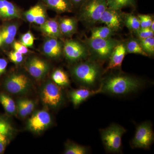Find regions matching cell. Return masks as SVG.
<instances>
[{"instance_id": "6da1fadb", "label": "cell", "mask_w": 154, "mask_h": 154, "mask_svg": "<svg viewBox=\"0 0 154 154\" xmlns=\"http://www.w3.org/2000/svg\"><path fill=\"white\" fill-rule=\"evenodd\" d=\"M143 85L140 80L134 77L118 74L107 77L103 80L100 88L101 93L119 96L137 91Z\"/></svg>"}, {"instance_id": "7a4b0ae2", "label": "cell", "mask_w": 154, "mask_h": 154, "mask_svg": "<svg viewBox=\"0 0 154 154\" xmlns=\"http://www.w3.org/2000/svg\"><path fill=\"white\" fill-rule=\"evenodd\" d=\"M71 72L75 79L82 85L92 87L99 80L101 69L97 64L87 61L75 65L72 69Z\"/></svg>"}, {"instance_id": "3957f363", "label": "cell", "mask_w": 154, "mask_h": 154, "mask_svg": "<svg viewBox=\"0 0 154 154\" xmlns=\"http://www.w3.org/2000/svg\"><path fill=\"white\" fill-rule=\"evenodd\" d=\"M107 8L106 0H86L80 7L79 20L88 25H93L99 20Z\"/></svg>"}, {"instance_id": "277c9868", "label": "cell", "mask_w": 154, "mask_h": 154, "mask_svg": "<svg viewBox=\"0 0 154 154\" xmlns=\"http://www.w3.org/2000/svg\"><path fill=\"white\" fill-rule=\"evenodd\" d=\"M125 132L126 130L124 128L116 124L101 130V138L106 150L112 153L121 152L122 137Z\"/></svg>"}, {"instance_id": "5b68a950", "label": "cell", "mask_w": 154, "mask_h": 154, "mask_svg": "<svg viewBox=\"0 0 154 154\" xmlns=\"http://www.w3.org/2000/svg\"><path fill=\"white\" fill-rule=\"evenodd\" d=\"M119 41L111 38H87L85 44L88 50L97 58L105 60L109 58L111 53Z\"/></svg>"}, {"instance_id": "8992f818", "label": "cell", "mask_w": 154, "mask_h": 154, "mask_svg": "<svg viewBox=\"0 0 154 154\" xmlns=\"http://www.w3.org/2000/svg\"><path fill=\"white\" fill-rule=\"evenodd\" d=\"M30 86L28 77L23 73L14 72L8 76L3 83V88L7 92L15 95L26 93Z\"/></svg>"}, {"instance_id": "52a82bcc", "label": "cell", "mask_w": 154, "mask_h": 154, "mask_svg": "<svg viewBox=\"0 0 154 154\" xmlns=\"http://www.w3.org/2000/svg\"><path fill=\"white\" fill-rule=\"evenodd\" d=\"M40 96L43 104L53 108L59 107L63 99L62 92L59 86L51 81L47 82L43 86Z\"/></svg>"}, {"instance_id": "ba28073f", "label": "cell", "mask_w": 154, "mask_h": 154, "mask_svg": "<svg viewBox=\"0 0 154 154\" xmlns=\"http://www.w3.org/2000/svg\"><path fill=\"white\" fill-rule=\"evenodd\" d=\"M154 137L152 124L149 122H143L137 128L131 146L134 148L149 149L153 143Z\"/></svg>"}, {"instance_id": "9c48e42d", "label": "cell", "mask_w": 154, "mask_h": 154, "mask_svg": "<svg viewBox=\"0 0 154 154\" xmlns=\"http://www.w3.org/2000/svg\"><path fill=\"white\" fill-rule=\"evenodd\" d=\"M63 53L66 58L70 62L85 59L89 54L86 45L74 39H67L64 42Z\"/></svg>"}, {"instance_id": "30bf717a", "label": "cell", "mask_w": 154, "mask_h": 154, "mask_svg": "<svg viewBox=\"0 0 154 154\" xmlns=\"http://www.w3.org/2000/svg\"><path fill=\"white\" fill-rule=\"evenodd\" d=\"M25 68L31 76L36 79H40L47 74L49 66L45 60L34 56L30 58L27 61Z\"/></svg>"}, {"instance_id": "8fae6325", "label": "cell", "mask_w": 154, "mask_h": 154, "mask_svg": "<svg viewBox=\"0 0 154 154\" xmlns=\"http://www.w3.org/2000/svg\"><path fill=\"white\" fill-rule=\"evenodd\" d=\"M51 122V116L48 112L45 110H38L28 120V128L33 132H42L49 126Z\"/></svg>"}, {"instance_id": "7c38bea8", "label": "cell", "mask_w": 154, "mask_h": 154, "mask_svg": "<svg viewBox=\"0 0 154 154\" xmlns=\"http://www.w3.org/2000/svg\"><path fill=\"white\" fill-rule=\"evenodd\" d=\"M99 22L104 24L114 32L121 29L123 24V13L108 8L102 14Z\"/></svg>"}, {"instance_id": "4fadbf2b", "label": "cell", "mask_w": 154, "mask_h": 154, "mask_svg": "<svg viewBox=\"0 0 154 154\" xmlns=\"http://www.w3.org/2000/svg\"><path fill=\"white\" fill-rule=\"evenodd\" d=\"M46 8L44 4L39 1L35 5L23 13V17L27 22L40 26L48 19Z\"/></svg>"}, {"instance_id": "5bb4252c", "label": "cell", "mask_w": 154, "mask_h": 154, "mask_svg": "<svg viewBox=\"0 0 154 154\" xmlns=\"http://www.w3.org/2000/svg\"><path fill=\"white\" fill-rule=\"evenodd\" d=\"M63 47V43L60 38L46 36L42 44V50L47 57L57 59L62 54Z\"/></svg>"}, {"instance_id": "9a60e30c", "label": "cell", "mask_w": 154, "mask_h": 154, "mask_svg": "<svg viewBox=\"0 0 154 154\" xmlns=\"http://www.w3.org/2000/svg\"><path fill=\"white\" fill-rule=\"evenodd\" d=\"M23 17L22 10L8 0H0V18L5 21Z\"/></svg>"}, {"instance_id": "2e32d148", "label": "cell", "mask_w": 154, "mask_h": 154, "mask_svg": "<svg viewBox=\"0 0 154 154\" xmlns=\"http://www.w3.org/2000/svg\"><path fill=\"white\" fill-rule=\"evenodd\" d=\"M126 53L125 45L119 42L114 48L109 57V64L105 71H107L120 67Z\"/></svg>"}, {"instance_id": "e0dca14e", "label": "cell", "mask_w": 154, "mask_h": 154, "mask_svg": "<svg viewBox=\"0 0 154 154\" xmlns=\"http://www.w3.org/2000/svg\"><path fill=\"white\" fill-rule=\"evenodd\" d=\"M19 24L17 22L6 23L0 28V36L2 40V45L6 47L12 45L15 40Z\"/></svg>"}, {"instance_id": "ac0fdd59", "label": "cell", "mask_w": 154, "mask_h": 154, "mask_svg": "<svg viewBox=\"0 0 154 154\" xmlns=\"http://www.w3.org/2000/svg\"><path fill=\"white\" fill-rule=\"evenodd\" d=\"M100 93H101L100 88L96 90H91L88 88H80L71 91L69 98L73 105L75 107H77L91 96Z\"/></svg>"}, {"instance_id": "d6986e66", "label": "cell", "mask_w": 154, "mask_h": 154, "mask_svg": "<svg viewBox=\"0 0 154 154\" xmlns=\"http://www.w3.org/2000/svg\"><path fill=\"white\" fill-rule=\"evenodd\" d=\"M39 28L42 33L48 37L60 39L63 37L57 19H48L42 25L39 26Z\"/></svg>"}, {"instance_id": "ffe728a7", "label": "cell", "mask_w": 154, "mask_h": 154, "mask_svg": "<svg viewBox=\"0 0 154 154\" xmlns=\"http://www.w3.org/2000/svg\"><path fill=\"white\" fill-rule=\"evenodd\" d=\"M47 8L58 14L70 13L72 11L73 6L69 0H39Z\"/></svg>"}, {"instance_id": "44dd1931", "label": "cell", "mask_w": 154, "mask_h": 154, "mask_svg": "<svg viewBox=\"0 0 154 154\" xmlns=\"http://www.w3.org/2000/svg\"><path fill=\"white\" fill-rule=\"evenodd\" d=\"M58 21L63 36L70 37L76 32L78 21L73 17H63Z\"/></svg>"}, {"instance_id": "7402d4cb", "label": "cell", "mask_w": 154, "mask_h": 154, "mask_svg": "<svg viewBox=\"0 0 154 154\" xmlns=\"http://www.w3.org/2000/svg\"><path fill=\"white\" fill-rule=\"evenodd\" d=\"M125 45L127 53L134 54H140L144 56H148V55L143 49L138 39L133 38H130Z\"/></svg>"}, {"instance_id": "603a6c76", "label": "cell", "mask_w": 154, "mask_h": 154, "mask_svg": "<svg viewBox=\"0 0 154 154\" xmlns=\"http://www.w3.org/2000/svg\"><path fill=\"white\" fill-rule=\"evenodd\" d=\"M114 31L107 26L95 27L91 30V38H111Z\"/></svg>"}, {"instance_id": "cb8c5ba5", "label": "cell", "mask_w": 154, "mask_h": 154, "mask_svg": "<svg viewBox=\"0 0 154 154\" xmlns=\"http://www.w3.org/2000/svg\"><path fill=\"white\" fill-rule=\"evenodd\" d=\"M0 103L7 113L13 114L16 112L17 107L15 102L8 94L0 92Z\"/></svg>"}, {"instance_id": "d4e9b609", "label": "cell", "mask_w": 154, "mask_h": 154, "mask_svg": "<svg viewBox=\"0 0 154 154\" xmlns=\"http://www.w3.org/2000/svg\"><path fill=\"white\" fill-rule=\"evenodd\" d=\"M51 78L54 82L59 87H65L69 85L68 76L66 73L61 69H57L53 72Z\"/></svg>"}, {"instance_id": "484cf974", "label": "cell", "mask_w": 154, "mask_h": 154, "mask_svg": "<svg viewBox=\"0 0 154 154\" xmlns=\"http://www.w3.org/2000/svg\"><path fill=\"white\" fill-rule=\"evenodd\" d=\"M123 24L131 31L134 32L140 28L137 16L132 14L123 13Z\"/></svg>"}, {"instance_id": "4316f807", "label": "cell", "mask_w": 154, "mask_h": 154, "mask_svg": "<svg viewBox=\"0 0 154 154\" xmlns=\"http://www.w3.org/2000/svg\"><path fill=\"white\" fill-rule=\"evenodd\" d=\"M108 8L118 11L126 7H135L136 0H106Z\"/></svg>"}, {"instance_id": "83f0119b", "label": "cell", "mask_w": 154, "mask_h": 154, "mask_svg": "<svg viewBox=\"0 0 154 154\" xmlns=\"http://www.w3.org/2000/svg\"><path fill=\"white\" fill-rule=\"evenodd\" d=\"M88 149L85 146L72 142L67 143L66 145L64 153L66 154H86Z\"/></svg>"}, {"instance_id": "f1b7e54d", "label": "cell", "mask_w": 154, "mask_h": 154, "mask_svg": "<svg viewBox=\"0 0 154 154\" xmlns=\"http://www.w3.org/2000/svg\"><path fill=\"white\" fill-rule=\"evenodd\" d=\"M140 43L143 49L148 55H153L154 53V38L153 37L139 39Z\"/></svg>"}, {"instance_id": "f546056e", "label": "cell", "mask_w": 154, "mask_h": 154, "mask_svg": "<svg viewBox=\"0 0 154 154\" xmlns=\"http://www.w3.org/2000/svg\"><path fill=\"white\" fill-rule=\"evenodd\" d=\"M13 131V128L10 122L4 117L0 116V134L8 137L12 134Z\"/></svg>"}, {"instance_id": "4dcf8cb0", "label": "cell", "mask_w": 154, "mask_h": 154, "mask_svg": "<svg viewBox=\"0 0 154 154\" xmlns=\"http://www.w3.org/2000/svg\"><path fill=\"white\" fill-rule=\"evenodd\" d=\"M35 38L32 32L29 30L22 34L20 38V42L28 48L33 47Z\"/></svg>"}, {"instance_id": "1f68e13d", "label": "cell", "mask_w": 154, "mask_h": 154, "mask_svg": "<svg viewBox=\"0 0 154 154\" xmlns=\"http://www.w3.org/2000/svg\"><path fill=\"white\" fill-rule=\"evenodd\" d=\"M137 17L139 19L140 28H150L153 21L152 17L149 15L139 14Z\"/></svg>"}, {"instance_id": "d6a6232c", "label": "cell", "mask_w": 154, "mask_h": 154, "mask_svg": "<svg viewBox=\"0 0 154 154\" xmlns=\"http://www.w3.org/2000/svg\"><path fill=\"white\" fill-rule=\"evenodd\" d=\"M134 32L139 39H144L154 36V32L152 31L149 28H140L136 31H134Z\"/></svg>"}, {"instance_id": "836d02e7", "label": "cell", "mask_w": 154, "mask_h": 154, "mask_svg": "<svg viewBox=\"0 0 154 154\" xmlns=\"http://www.w3.org/2000/svg\"><path fill=\"white\" fill-rule=\"evenodd\" d=\"M8 56L10 60L16 64L22 63L24 60V54L15 50L9 52L8 54Z\"/></svg>"}, {"instance_id": "e575fe53", "label": "cell", "mask_w": 154, "mask_h": 154, "mask_svg": "<svg viewBox=\"0 0 154 154\" xmlns=\"http://www.w3.org/2000/svg\"><path fill=\"white\" fill-rule=\"evenodd\" d=\"M14 50L23 54H26L29 52L28 48L26 47L20 41H14L12 44Z\"/></svg>"}, {"instance_id": "d590c367", "label": "cell", "mask_w": 154, "mask_h": 154, "mask_svg": "<svg viewBox=\"0 0 154 154\" xmlns=\"http://www.w3.org/2000/svg\"><path fill=\"white\" fill-rule=\"evenodd\" d=\"M22 103L27 110L28 115L32 113L34 108V103L32 100L29 99H22Z\"/></svg>"}, {"instance_id": "8d00e7d4", "label": "cell", "mask_w": 154, "mask_h": 154, "mask_svg": "<svg viewBox=\"0 0 154 154\" xmlns=\"http://www.w3.org/2000/svg\"><path fill=\"white\" fill-rule=\"evenodd\" d=\"M17 108L19 115L22 117H25L28 115L27 110L22 103V99L19 100L17 102Z\"/></svg>"}, {"instance_id": "74e56055", "label": "cell", "mask_w": 154, "mask_h": 154, "mask_svg": "<svg viewBox=\"0 0 154 154\" xmlns=\"http://www.w3.org/2000/svg\"><path fill=\"white\" fill-rule=\"evenodd\" d=\"M8 65L7 60L4 58L0 57V76L5 72Z\"/></svg>"}, {"instance_id": "f35d334b", "label": "cell", "mask_w": 154, "mask_h": 154, "mask_svg": "<svg viewBox=\"0 0 154 154\" xmlns=\"http://www.w3.org/2000/svg\"><path fill=\"white\" fill-rule=\"evenodd\" d=\"M7 137L3 135L0 134V154L5 151L7 144Z\"/></svg>"}, {"instance_id": "ab89813d", "label": "cell", "mask_w": 154, "mask_h": 154, "mask_svg": "<svg viewBox=\"0 0 154 154\" xmlns=\"http://www.w3.org/2000/svg\"><path fill=\"white\" fill-rule=\"evenodd\" d=\"M74 8H79L85 2L86 0H69Z\"/></svg>"}, {"instance_id": "60d3db41", "label": "cell", "mask_w": 154, "mask_h": 154, "mask_svg": "<svg viewBox=\"0 0 154 154\" xmlns=\"http://www.w3.org/2000/svg\"><path fill=\"white\" fill-rule=\"evenodd\" d=\"M154 21H153L150 27V29H151L152 30V31H153L154 32Z\"/></svg>"}, {"instance_id": "b9f144b4", "label": "cell", "mask_w": 154, "mask_h": 154, "mask_svg": "<svg viewBox=\"0 0 154 154\" xmlns=\"http://www.w3.org/2000/svg\"><path fill=\"white\" fill-rule=\"evenodd\" d=\"M2 45V38L1 36H0V47Z\"/></svg>"}]
</instances>
